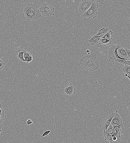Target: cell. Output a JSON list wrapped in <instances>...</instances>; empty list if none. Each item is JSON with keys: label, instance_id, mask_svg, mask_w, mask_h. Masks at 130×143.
<instances>
[{"label": "cell", "instance_id": "28", "mask_svg": "<svg viewBox=\"0 0 130 143\" xmlns=\"http://www.w3.org/2000/svg\"><path fill=\"white\" fill-rule=\"evenodd\" d=\"M4 117V115L0 114V124H1Z\"/></svg>", "mask_w": 130, "mask_h": 143}, {"label": "cell", "instance_id": "35", "mask_svg": "<svg viewBox=\"0 0 130 143\" xmlns=\"http://www.w3.org/2000/svg\"><path fill=\"white\" fill-rule=\"evenodd\" d=\"M88 55H90V52H89L88 53Z\"/></svg>", "mask_w": 130, "mask_h": 143}, {"label": "cell", "instance_id": "2", "mask_svg": "<svg viewBox=\"0 0 130 143\" xmlns=\"http://www.w3.org/2000/svg\"><path fill=\"white\" fill-rule=\"evenodd\" d=\"M79 63L84 69L91 72L97 70L100 64L98 59L93 55L84 56L80 60Z\"/></svg>", "mask_w": 130, "mask_h": 143}, {"label": "cell", "instance_id": "17", "mask_svg": "<svg viewBox=\"0 0 130 143\" xmlns=\"http://www.w3.org/2000/svg\"><path fill=\"white\" fill-rule=\"evenodd\" d=\"M123 70L126 77L130 76V66L125 65L123 68Z\"/></svg>", "mask_w": 130, "mask_h": 143}, {"label": "cell", "instance_id": "25", "mask_svg": "<svg viewBox=\"0 0 130 143\" xmlns=\"http://www.w3.org/2000/svg\"><path fill=\"white\" fill-rule=\"evenodd\" d=\"M50 132H51L50 130H49V131H45L44 133L42 134V136H41V137H43L45 136H48V134H49L50 133Z\"/></svg>", "mask_w": 130, "mask_h": 143}, {"label": "cell", "instance_id": "33", "mask_svg": "<svg viewBox=\"0 0 130 143\" xmlns=\"http://www.w3.org/2000/svg\"><path fill=\"white\" fill-rule=\"evenodd\" d=\"M3 62V61L1 60V59H0V63Z\"/></svg>", "mask_w": 130, "mask_h": 143}, {"label": "cell", "instance_id": "24", "mask_svg": "<svg viewBox=\"0 0 130 143\" xmlns=\"http://www.w3.org/2000/svg\"><path fill=\"white\" fill-rule=\"evenodd\" d=\"M124 49L126 51L127 55H128V57L127 59L130 60V50L126 47Z\"/></svg>", "mask_w": 130, "mask_h": 143}, {"label": "cell", "instance_id": "36", "mask_svg": "<svg viewBox=\"0 0 130 143\" xmlns=\"http://www.w3.org/2000/svg\"><path fill=\"white\" fill-rule=\"evenodd\" d=\"M1 104V102L0 101V105Z\"/></svg>", "mask_w": 130, "mask_h": 143}, {"label": "cell", "instance_id": "34", "mask_svg": "<svg viewBox=\"0 0 130 143\" xmlns=\"http://www.w3.org/2000/svg\"><path fill=\"white\" fill-rule=\"evenodd\" d=\"M127 77H128L129 78V80L130 81V76H127Z\"/></svg>", "mask_w": 130, "mask_h": 143}, {"label": "cell", "instance_id": "3", "mask_svg": "<svg viewBox=\"0 0 130 143\" xmlns=\"http://www.w3.org/2000/svg\"><path fill=\"white\" fill-rule=\"evenodd\" d=\"M121 46L118 44L113 45L110 48L109 50L108 58L110 62H113L118 59L127 60L128 59L122 58L118 54V50L121 48Z\"/></svg>", "mask_w": 130, "mask_h": 143}, {"label": "cell", "instance_id": "12", "mask_svg": "<svg viewBox=\"0 0 130 143\" xmlns=\"http://www.w3.org/2000/svg\"><path fill=\"white\" fill-rule=\"evenodd\" d=\"M122 129H120L119 133L118 135L116 136L114 134L111 135L113 138V142L112 143H121V132Z\"/></svg>", "mask_w": 130, "mask_h": 143}, {"label": "cell", "instance_id": "10", "mask_svg": "<svg viewBox=\"0 0 130 143\" xmlns=\"http://www.w3.org/2000/svg\"><path fill=\"white\" fill-rule=\"evenodd\" d=\"M109 31L108 28L104 27L101 30H99L98 32L97 33L96 35L101 38Z\"/></svg>", "mask_w": 130, "mask_h": 143}, {"label": "cell", "instance_id": "30", "mask_svg": "<svg viewBox=\"0 0 130 143\" xmlns=\"http://www.w3.org/2000/svg\"><path fill=\"white\" fill-rule=\"evenodd\" d=\"M105 1L104 0H95V2H99V3H100L103 4H104V1Z\"/></svg>", "mask_w": 130, "mask_h": 143}, {"label": "cell", "instance_id": "26", "mask_svg": "<svg viewBox=\"0 0 130 143\" xmlns=\"http://www.w3.org/2000/svg\"><path fill=\"white\" fill-rule=\"evenodd\" d=\"M0 114H4V111L2 108L1 104L0 105Z\"/></svg>", "mask_w": 130, "mask_h": 143}, {"label": "cell", "instance_id": "9", "mask_svg": "<svg viewBox=\"0 0 130 143\" xmlns=\"http://www.w3.org/2000/svg\"><path fill=\"white\" fill-rule=\"evenodd\" d=\"M75 91V88L73 85L66 87L64 89V92L68 96H70Z\"/></svg>", "mask_w": 130, "mask_h": 143}, {"label": "cell", "instance_id": "15", "mask_svg": "<svg viewBox=\"0 0 130 143\" xmlns=\"http://www.w3.org/2000/svg\"><path fill=\"white\" fill-rule=\"evenodd\" d=\"M103 133L105 141H108L110 143H113V141L111 135L107 131H103Z\"/></svg>", "mask_w": 130, "mask_h": 143}, {"label": "cell", "instance_id": "7", "mask_svg": "<svg viewBox=\"0 0 130 143\" xmlns=\"http://www.w3.org/2000/svg\"><path fill=\"white\" fill-rule=\"evenodd\" d=\"M95 2V0H82L79 5L78 9L81 14H83L90 8L92 4Z\"/></svg>", "mask_w": 130, "mask_h": 143}, {"label": "cell", "instance_id": "11", "mask_svg": "<svg viewBox=\"0 0 130 143\" xmlns=\"http://www.w3.org/2000/svg\"><path fill=\"white\" fill-rule=\"evenodd\" d=\"M118 54L120 57L122 58L127 59L128 55L124 48L121 47L118 50Z\"/></svg>", "mask_w": 130, "mask_h": 143}, {"label": "cell", "instance_id": "1", "mask_svg": "<svg viewBox=\"0 0 130 143\" xmlns=\"http://www.w3.org/2000/svg\"><path fill=\"white\" fill-rule=\"evenodd\" d=\"M22 12L23 17L29 22L39 19L42 16L39 6L34 3L25 4L23 7Z\"/></svg>", "mask_w": 130, "mask_h": 143}, {"label": "cell", "instance_id": "19", "mask_svg": "<svg viewBox=\"0 0 130 143\" xmlns=\"http://www.w3.org/2000/svg\"><path fill=\"white\" fill-rule=\"evenodd\" d=\"M113 32L111 31H109L108 33H107V34L104 35L101 38L107 40L110 39H111V36L113 35Z\"/></svg>", "mask_w": 130, "mask_h": 143}, {"label": "cell", "instance_id": "13", "mask_svg": "<svg viewBox=\"0 0 130 143\" xmlns=\"http://www.w3.org/2000/svg\"><path fill=\"white\" fill-rule=\"evenodd\" d=\"M25 50L23 49H20L17 50L16 52L17 58V59L22 62H25L23 58V53Z\"/></svg>", "mask_w": 130, "mask_h": 143}, {"label": "cell", "instance_id": "14", "mask_svg": "<svg viewBox=\"0 0 130 143\" xmlns=\"http://www.w3.org/2000/svg\"><path fill=\"white\" fill-rule=\"evenodd\" d=\"M100 39L101 38L97 36L94 35L88 41L91 45H93L98 44Z\"/></svg>", "mask_w": 130, "mask_h": 143}, {"label": "cell", "instance_id": "16", "mask_svg": "<svg viewBox=\"0 0 130 143\" xmlns=\"http://www.w3.org/2000/svg\"><path fill=\"white\" fill-rule=\"evenodd\" d=\"M99 41H100L101 44L105 47L109 46V45L111 44L113 42L112 38L111 39L109 40L101 38Z\"/></svg>", "mask_w": 130, "mask_h": 143}, {"label": "cell", "instance_id": "29", "mask_svg": "<svg viewBox=\"0 0 130 143\" xmlns=\"http://www.w3.org/2000/svg\"><path fill=\"white\" fill-rule=\"evenodd\" d=\"M27 123L28 125H30L33 123V122L31 119H29L27 121Z\"/></svg>", "mask_w": 130, "mask_h": 143}, {"label": "cell", "instance_id": "20", "mask_svg": "<svg viewBox=\"0 0 130 143\" xmlns=\"http://www.w3.org/2000/svg\"><path fill=\"white\" fill-rule=\"evenodd\" d=\"M115 130L117 133H119L120 129H124L123 124H121L119 125H114L113 126Z\"/></svg>", "mask_w": 130, "mask_h": 143}, {"label": "cell", "instance_id": "18", "mask_svg": "<svg viewBox=\"0 0 130 143\" xmlns=\"http://www.w3.org/2000/svg\"><path fill=\"white\" fill-rule=\"evenodd\" d=\"M116 62L123 64L125 65L130 66V60L129 59L127 60L118 59L117 60Z\"/></svg>", "mask_w": 130, "mask_h": 143}, {"label": "cell", "instance_id": "32", "mask_svg": "<svg viewBox=\"0 0 130 143\" xmlns=\"http://www.w3.org/2000/svg\"><path fill=\"white\" fill-rule=\"evenodd\" d=\"M86 52L87 53L90 52V51L89 50H86Z\"/></svg>", "mask_w": 130, "mask_h": 143}, {"label": "cell", "instance_id": "5", "mask_svg": "<svg viewBox=\"0 0 130 143\" xmlns=\"http://www.w3.org/2000/svg\"><path fill=\"white\" fill-rule=\"evenodd\" d=\"M42 15L45 17L53 16L55 14V9L53 7L49 4L44 3L40 7Z\"/></svg>", "mask_w": 130, "mask_h": 143}, {"label": "cell", "instance_id": "6", "mask_svg": "<svg viewBox=\"0 0 130 143\" xmlns=\"http://www.w3.org/2000/svg\"><path fill=\"white\" fill-rule=\"evenodd\" d=\"M118 113L117 111L113 112L103 120L102 124L99 127L101 131H106L108 127L111 124L112 119Z\"/></svg>", "mask_w": 130, "mask_h": 143}, {"label": "cell", "instance_id": "23", "mask_svg": "<svg viewBox=\"0 0 130 143\" xmlns=\"http://www.w3.org/2000/svg\"><path fill=\"white\" fill-rule=\"evenodd\" d=\"M31 56H32L31 54L29 52H28L26 51H25L23 53V58L24 60L26 57Z\"/></svg>", "mask_w": 130, "mask_h": 143}, {"label": "cell", "instance_id": "8", "mask_svg": "<svg viewBox=\"0 0 130 143\" xmlns=\"http://www.w3.org/2000/svg\"><path fill=\"white\" fill-rule=\"evenodd\" d=\"M121 124H123V121L120 114L118 113L112 119L111 124L113 126L114 125L118 126Z\"/></svg>", "mask_w": 130, "mask_h": 143}, {"label": "cell", "instance_id": "21", "mask_svg": "<svg viewBox=\"0 0 130 143\" xmlns=\"http://www.w3.org/2000/svg\"><path fill=\"white\" fill-rule=\"evenodd\" d=\"M113 126L110 124L108 127L106 131L109 134L111 135L113 134Z\"/></svg>", "mask_w": 130, "mask_h": 143}, {"label": "cell", "instance_id": "27", "mask_svg": "<svg viewBox=\"0 0 130 143\" xmlns=\"http://www.w3.org/2000/svg\"><path fill=\"white\" fill-rule=\"evenodd\" d=\"M5 65V64L3 63H0V71L3 69V68Z\"/></svg>", "mask_w": 130, "mask_h": 143}, {"label": "cell", "instance_id": "31", "mask_svg": "<svg viewBox=\"0 0 130 143\" xmlns=\"http://www.w3.org/2000/svg\"><path fill=\"white\" fill-rule=\"evenodd\" d=\"M3 127V125H2L1 124H0V135L1 134V132L2 131V128Z\"/></svg>", "mask_w": 130, "mask_h": 143}, {"label": "cell", "instance_id": "4", "mask_svg": "<svg viewBox=\"0 0 130 143\" xmlns=\"http://www.w3.org/2000/svg\"><path fill=\"white\" fill-rule=\"evenodd\" d=\"M98 7V5L95 2H93L90 8L83 14V16L89 19L95 18L97 15Z\"/></svg>", "mask_w": 130, "mask_h": 143}, {"label": "cell", "instance_id": "22", "mask_svg": "<svg viewBox=\"0 0 130 143\" xmlns=\"http://www.w3.org/2000/svg\"><path fill=\"white\" fill-rule=\"evenodd\" d=\"M33 58V57L32 56L27 57L25 60V62L27 64L31 62Z\"/></svg>", "mask_w": 130, "mask_h": 143}]
</instances>
